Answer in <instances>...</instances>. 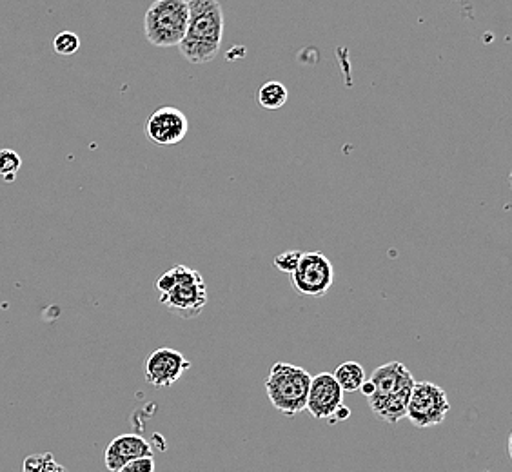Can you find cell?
Returning a JSON list of instances; mask_svg holds the SVG:
<instances>
[{"label": "cell", "mask_w": 512, "mask_h": 472, "mask_svg": "<svg viewBox=\"0 0 512 472\" xmlns=\"http://www.w3.org/2000/svg\"><path fill=\"white\" fill-rule=\"evenodd\" d=\"M188 0H155L144 17V31L155 48H175L186 35Z\"/></svg>", "instance_id": "cell-5"}, {"label": "cell", "mask_w": 512, "mask_h": 472, "mask_svg": "<svg viewBox=\"0 0 512 472\" xmlns=\"http://www.w3.org/2000/svg\"><path fill=\"white\" fill-rule=\"evenodd\" d=\"M191 362L186 360V356L178 353L175 349L162 347L149 354L146 360V382L153 385L155 389H164L177 384L182 378V374L188 371Z\"/></svg>", "instance_id": "cell-8"}, {"label": "cell", "mask_w": 512, "mask_h": 472, "mask_svg": "<svg viewBox=\"0 0 512 472\" xmlns=\"http://www.w3.org/2000/svg\"><path fill=\"white\" fill-rule=\"evenodd\" d=\"M117 472H155V460H153V456L138 458V460L126 463Z\"/></svg>", "instance_id": "cell-17"}, {"label": "cell", "mask_w": 512, "mask_h": 472, "mask_svg": "<svg viewBox=\"0 0 512 472\" xmlns=\"http://www.w3.org/2000/svg\"><path fill=\"white\" fill-rule=\"evenodd\" d=\"M300 256H302V251H284L282 255L276 256L275 267L278 271L291 275L300 262Z\"/></svg>", "instance_id": "cell-16"}, {"label": "cell", "mask_w": 512, "mask_h": 472, "mask_svg": "<svg viewBox=\"0 0 512 472\" xmlns=\"http://www.w3.org/2000/svg\"><path fill=\"white\" fill-rule=\"evenodd\" d=\"M349 409L345 407V405H340L338 409H336V413L333 414V418H331V422H342V420H347L349 418Z\"/></svg>", "instance_id": "cell-18"}, {"label": "cell", "mask_w": 512, "mask_h": 472, "mask_svg": "<svg viewBox=\"0 0 512 472\" xmlns=\"http://www.w3.org/2000/svg\"><path fill=\"white\" fill-rule=\"evenodd\" d=\"M146 456H153L151 445L146 438L138 434H120L109 443L104 453V462L109 471L117 472L126 463L138 458H146Z\"/></svg>", "instance_id": "cell-11"}, {"label": "cell", "mask_w": 512, "mask_h": 472, "mask_svg": "<svg viewBox=\"0 0 512 472\" xmlns=\"http://www.w3.org/2000/svg\"><path fill=\"white\" fill-rule=\"evenodd\" d=\"M160 304L180 318H197L207 305L204 276L186 266L171 267L157 280Z\"/></svg>", "instance_id": "cell-3"}, {"label": "cell", "mask_w": 512, "mask_h": 472, "mask_svg": "<svg viewBox=\"0 0 512 472\" xmlns=\"http://www.w3.org/2000/svg\"><path fill=\"white\" fill-rule=\"evenodd\" d=\"M449 411V398L440 385L433 382H416L407 400L405 418H409L416 427L427 429L444 423Z\"/></svg>", "instance_id": "cell-6"}, {"label": "cell", "mask_w": 512, "mask_h": 472, "mask_svg": "<svg viewBox=\"0 0 512 472\" xmlns=\"http://www.w3.org/2000/svg\"><path fill=\"white\" fill-rule=\"evenodd\" d=\"M335 284V267L333 262L322 251L302 253L300 262L291 273V286L300 295L318 296L327 295V291Z\"/></svg>", "instance_id": "cell-7"}, {"label": "cell", "mask_w": 512, "mask_h": 472, "mask_svg": "<svg viewBox=\"0 0 512 472\" xmlns=\"http://www.w3.org/2000/svg\"><path fill=\"white\" fill-rule=\"evenodd\" d=\"M22 168V158L13 149H0V178L11 184Z\"/></svg>", "instance_id": "cell-14"}, {"label": "cell", "mask_w": 512, "mask_h": 472, "mask_svg": "<svg viewBox=\"0 0 512 472\" xmlns=\"http://www.w3.org/2000/svg\"><path fill=\"white\" fill-rule=\"evenodd\" d=\"M53 50L62 57H71L80 50V37L73 31H60L53 39Z\"/></svg>", "instance_id": "cell-15"}, {"label": "cell", "mask_w": 512, "mask_h": 472, "mask_svg": "<svg viewBox=\"0 0 512 472\" xmlns=\"http://www.w3.org/2000/svg\"><path fill=\"white\" fill-rule=\"evenodd\" d=\"M369 382L373 384V394L367 400L373 413L391 425L404 420L407 400L416 384L407 365L402 362L380 365L371 374Z\"/></svg>", "instance_id": "cell-2"}, {"label": "cell", "mask_w": 512, "mask_h": 472, "mask_svg": "<svg viewBox=\"0 0 512 472\" xmlns=\"http://www.w3.org/2000/svg\"><path fill=\"white\" fill-rule=\"evenodd\" d=\"M344 405V391L336 384L333 373H320L311 378L306 409L316 420H331L336 409Z\"/></svg>", "instance_id": "cell-10"}, {"label": "cell", "mask_w": 512, "mask_h": 472, "mask_svg": "<svg viewBox=\"0 0 512 472\" xmlns=\"http://www.w3.org/2000/svg\"><path fill=\"white\" fill-rule=\"evenodd\" d=\"M311 374L304 367L278 362L267 374L266 393L276 411L287 418L306 411Z\"/></svg>", "instance_id": "cell-4"}, {"label": "cell", "mask_w": 512, "mask_h": 472, "mask_svg": "<svg viewBox=\"0 0 512 472\" xmlns=\"http://www.w3.org/2000/svg\"><path fill=\"white\" fill-rule=\"evenodd\" d=\"M483 472H491V471H483Z\"/></svg>", "instance_id": "cell-19"}, {"label": "cell", "mask_w": 512, "mask_h": 472, "mask_svg": "<svg viewBox=\"0 0 512 472\" xmlns=\"http://www.w3.org/2000/svg\"><path fill=\"white\" fill-rule=\"evenodd\" d=\"M333 376H335L336 384L340 385V389L344 393L360 391V387L367 380L365 369L358 362H344V364L338 365Z\"/></svg>", "instance_id": "cell-12"}, {"label": "cell", "mask_w": 512, "mask_h": 472, "mask_svg": "<svg viewBox=\"0 0 512 472\" xmlns=\"http://www.w3.org/2000/svg\"><path fill=\"white\" fill-rule=\"evenodd\" d=\"M287 99H289L287 88L278 80H269L262 88L258 89V104L267 111L284 108Z\"/></svg>", "instance_id": "cell-13"}, {"label": "cell", "mask_w": 512, "mask_h": 472, "mask_svg": "<svg viewBox=\"0 0 512 472\" xmlns=\"http://www.w3.org/2000/svg\"><path fill=\"white\" fill-rule=\"evenodd\" d=\"M188 131V117L180 109L171 106L158 108L146 122V137L157 146L180 144Z\"/></svg>", "instance_id": "cell-9"}, {"label": "cell", "mask_w": 512, "mask_h": 472, "mask_svg": "<svg viewBox=\"0 0 512 472\" xmlns=\"http://www.w3.org/2000/svg\"><path fill=\"white\" fill-rule=\"evenodd\" d=\"M188 30L178 51L189 64H207L217 59L224 39V11L218 0H188Z\"/></svg>", "instance_id": "cell-1"}]
</instances>
